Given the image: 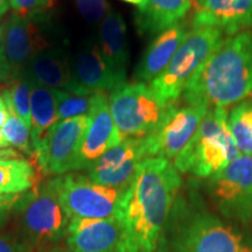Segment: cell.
<instances>
[{
	"instance_id": "obj_4",
	"label": "cell",
	"mask_w": 252,
	"mask_h": 252,
	"mask_svg": "<svg viewBox=\"0 0 252 252\" xmlns=\"http://www.w3.org/2000/svg\"><path fill=\"white\" fill-rule=\"evenodd\" d=\"M241 156L228 125L225 109L208 110L196 133L173 160L180 173L213 178Z\"/></svg>"
},
{
	"instance_id": "obj_17",
	"label": "cell",
	"mask_w": 252,
	"mask_h": 252,
	"mask_svg": "<svg viewBox=\"0 0 252 252\" xmlns=\"http://www.w3.org/2000/svg\"><path fill=\"white\" fill-rule=\"evenodd\" d=\"M193 30L215 28L236 35L252 28V0H206L191 20Z\"/></svg>"
},
{
	"instance_id": "obj_31",
	"label": "cell",
	"mask_w": 252,
	"mask_h": 252,
	"mask_svg": "<svg viewBox=\"0 0 252 252\" xmlns=\"http://www.w3.org/2000/svg\"><path fill=\"white\" fill-rule=\"evenodd\" d=\"M0 252H28L24 244L13 241L7 236L0 235Z\"/></svg>"
},
{
	"instance_id": "obj_30",
	"label": "cell",
	"mask_w": 252,
	"mask_h": 252,
	"mask_svg": "<svg viewBox=\"0 0 252 252\" xmlns=\"http://www.w3.org/2000/svg\"><path fill=\"white\" fill-rule=\"evenodd\" d=\"M21 196H23V194L0 195V224H2V222H5V220L12 213V210H14Z\"/></svg>"
},
{
	"instance_id": "obj_38",
	"label": "cell",
	"mask_w": 252,
	"mask_h": 252,
	"mask_svg": "<svg viewBox=\"0 0 252 252\" xmlns=\"http://www.w3.org/2000/svg\"><path fill=\"white\" fill-rule=\"evenodd\" d=\"M122 1L128 2V4L135 5V6H137V7H140V6H143V5H144L145 0H122Z\"/></svg>"
},
{
	"instance_id": "obj_14",
	"label": "cell",
	"mask_w": 252,
	"mask_h": 252,
	"mask_svg": "<svg viewBox=\"0 0 252 252\" xmlns=\"http://www.w3.org/2000/svg\"><path fill=\"white\" fill-rule=\"evenodd\" d=\"M121 141V134L110 111L108 96L105 93L96 94L88 115V128L81 144L75 171L88 169Z\"/></svg>"
},
{
	"instance_id": "obj_21",
	"label": "cell",
	"mask_w": 252,
	"mask_h": 252,
	"mask_svg": "<svg viewBox=\"0 0 252 252\" xmlns=\"http://www.w3.org/2000/svg\"><path fill=\"white\" fill-rule=\"evenodd\" d=\"M190 6L191 0H145L135 12V26L141 35H157L180 24Z\"/></svg>"
},
{
	"instance_id": "obj_10",
	"label": "cell",
	"mask_w": 252,
	"mask_h": 252,
	"mask_svg": "<svg viewBox=\"0 0 252 252\" xmlns=\"http://www.w3.org/2000/svg\"><path fill=\"white\" fill-rule=\"evenodd\" d=\"M210 196L222 215L252 222V157L241 154L223 171L210 178Z\"/></svg>"
},
{
	"instance_id": "obj_2",
	"label": "cell",
	"mask_w": 252,
	"mask_h": 252,
	"mask_svg": "<svg viewBox=\"0 0 252 252\" xmlns=\"http://www.w3.org/2000/svg\"><path fill=\"white\" fill-rule=\"evenodd\" d=\"M252 93V32L229 36L198 68L182 93L189 105L208 109L242 102Z\"/></svg>"
},
{
	"instance_id": "obj_7",
	"label": "cell",
	"mask_w": 252,
	"mask_h": 252,
	"mask_svg": "<svg viewBox=\"0 0 252 252\" xmlns=\"http://www.w3.org/2000/svg\"><path fill=\"white\" fill-rule=\"evenodd\" d=\"M171 105H165L151 87L141 82L123 84L109 96L110 111L122 140L152 133Z\"/></svg>"
},
{
	"instance_id": "obj_13",
	"label": "cell",
	"mask_w": 252,
	"mask_h": 252,
	"mask_svg": "<svg viewBox=\"0 0 252 252\" xmlns=\"http://www.w3.org/2000/svg\"><path fill=\"white\" fill-rule=\"evenodd\" d=\"M147 158L150 156L146 137L123 139L88 168V178L99 185L126 191L140 163Z\"/></svg>"
},
{
	"instance_id": "obj_15",
	"label": "cell",
	"mask_w": 252,
	"mask_h": 252,
	"mask_svg": "<svg viewBox=\"0 0 252 252\" xmlns=\"http://www.w3.org/2000/svg\"><path fill=\"white\" fill-rule=\"evenodd\" d=\"M70 71L71 94L91 96L119 87L94 41L84 43L70 59Z\"/></svg>"
},
{
	"instance_id": "obj_6",
	"label": "cell",
	"mask_w": 252,
	"mask_h": 252,
	"mask_svg": "<svg viewBox=\"0 0 252 252\" xmlns=\"http://www.w3.org/2000/svg\"><path fill=\"white\" fill-rule=\"evenodd\" d=\"M225 39V34L215 28L188 32L165 70L150 83L158 98L165 105L178 102L195 72Z\"/></svg>"
},
{
	"instance_id": "obj_1",
	"label": "cell",
	"mask_w": 252,
	"mask_h": 252,
	"mask_svg": "<svg viewBox=\"0 0 252 252\" xmlns=\"http://www.w3.org/2000/svg\"><path fill=\"white\" fill-rule=\"evenodd\" d=\"M180 172L169 160L147 158L122 198L118 252H156L180 190Z\"/></svg>"
},
{
	"instance_id": "obj_16",
	"label": "cell",
	"mask_w": 252,
	"mask_h": 252,
	"mask_svg": "<svg viewBox=\"0 0 252 252\" xmlns=\"http://www.w3.org/2000/svg\"><path fill=\"white\" fill-rule=\"evenodd\" d=\"M121 242L122 225L117 217H74L69 222L67 245L71 252H118Z\"/></svg>"
},
{
	"instance_id": "obj_27",
	"label": "cell",
	"mask_w": 252,
	"mask_h": 252,
	"mask_svg": "<svg viewBox=\"0 0 252 252\" xmlns=\"http://www.w3.org/2000/svg\"><path fill=\"white\" fill-rule=\"evenodd\" d=\"M94 94L83 96L58 90V119L65 121L89 115Z\"/></svg>"
},
{
	"instance_id": "obj_34",
	"label": "cell",
	"mask_w": 252,
	"mask_h": 252,
	"mask_svg": "<svg viewBox=\"0 0 252 252\" xmlns=\"http://www.w3.org/2000/svg\"><path fill=\"white\" fill-rule=\"evenodd\" d=\"M9 7H11L9 6V0H0V20L7 13Z\"/></svg>"
},
{
	"instance_id": "obj_32",
	"label": "cell",
	"mask_w": 252,
	"mask_h": 252,
	"mask_svg": "<svg viewBox=\"0 0 252 252\" xmlns=\"http://www.w3.org/2000/svg\"><path fill=\"white\" fill-rule=\"evenodd\" d=\"M8 117V109L6 105V102L2 97V94H0V127H2L6 123V119Z\"/></svg>"
},
{
	"instance_id": "obj_23",
	"label": "cell",
	"mask_w": 252,
	"mask_h": 252,
	"mask_svg": "<svg viewBox=\"0 0 252 252\" xmlns=\"http://www.w3.org/2000/svg\"><path fill=\"white\" fill-rule=\"evenodd\" d=\"M39 168L28 160H0V195L24 194L39 185Z\"/></svg>"
},
{
	"instance_id": "obj_35",
	"label": "cell",
	"mask_w": 252,
	"mask_h": 252,
	"mask_svg": "<svg viewBox=\"0 0 252 252\" xmlns=\"http://www.w3.org/2000/svg\"><path fill=\"white\" fill-rule=\"evenodd\" d=\"M4 23L0 24V65H1L2 60V52H4Z\"/></svg>"
},
{
	"instance_id": "obj_22",
	"label": "cell",
	"mask_w": 252,
	"mask_h": 252,
	"mask_svg": "<svg viewBox=\"0 0 252 252\" xmlns=\"http://www.w3.org/2000/svg\"><path fill=\"white\" fill-rule=\"evenodd\" d=\"M58 119V90L33 84L31 94V139L34 153Z\"/></svg>"
},
{
	"instance_id": "obj_24",
	"label": "cell",
	"mask_w": 252,
	"mask_h": 252,
	"mask_svg": "<svg viewBox=\"0 0 252 252\" xmlns=\"http://www.w3.org/2000/svg\"><path fill=\"white\" fill-rule=\"evenodd\" d=\"M228 125L239 153L252 157V100L241 102L231 110Z\"/></svg>"
},
{
	"instance_id": "obj_33",
	"label": "cell",
	"mask_w": 252,
	"mask_h": 252,
	"mask_svg": "<svg viewBox=\"0 0 252 252\" xmlns=\"http://www.w3.org/2000/svg\"><path fill=\"white\" fill-rule=\"evenodd\" d=\"M1 159H21V156L17 151L12 149H1L0 150V160Z\"/></svg>"
},
{
	"instance_id": "obj_39",
	"label": "cell",
	"mask_w": 252,
	"mask_h": 252,
	"mask_svg": "<svg viewBox=\"0 0 252 252\" xmlns=\"http://www.w3.org/2000/svg\"><path fill=\"white\" fill-rule=\"evenodd\" d=\"M191 1H194L197 6H201L204 1H206V0H191Z\"/></svg>"
},
{
	"instance_id": "obj_18",
	"label": "cell",
	"mask_w": 252,
	"mask_h": 252,
	"mask_svg": "<svg viewBox=\"0 0 252 252\" xmlns=\"http://www.w3.org/2000/svg\"><path fill=\"white\" fill-rule=\"evenodd\" d=\"M98 37L97 45L100 54L121 87L126 83L128 48L126 41V24L119 12L109 8L100 24Z\"/></svg>"
},
{
	"instance_id": "obj_36",
	"label": "cell",
	"mask_w": 252,
	"mask_h": 252,
	"mask_svg": "<svg viewBox=\"0 0 252 252\" xmlns=\"http://www.w3.org/2000/svg\"><path fill=\"white\" fill-rule=\"evenodd\" d=\"M42 252H71L69 249H64V248H61V247H54V248H50V249H47V250L42 251Z\"/></svg>"
},
{
	"instance_id": "obj_28",
	"label": "cell",
	"mask_w": 252,
	"mask_h": 252,
	"mask_svg": "<svg viewBox=\"0 0 252 252\" xmlns=\"http://www.w3.org/2000/svg\"><path fill=\"white\" fill-rule=\"evenodd\" d=\"M82 17L89 23L103 20L110 6L106 0H75Z\"/></svg>"
},
{
	"instance_id": "obj_12",
	"label": "cell",
	"mask_w": 252,
	"mask_h": 252,
	"mask_svg": "<svg viewBox=\"0 0 252 252\" xmlns=\"http://www.w3.org/2000/svg\"><path fill=\"white\" fill-rule=\"evenodd\" d=\"M208 110L203 105L172 104L159 126L146 135L150 158L174 160L196 133Z\"/></svg>"
},
{
	"instance_id": "obj_8",
	"label": "cell",
	"mask_w": 252,
	"mask_h": 252,
	"mask_svg": "<svg viewBox=\"0 0 252 252\" xmlns=\"http://www.w3.org/2000/svg\"><path fill=\"white\" fill-rule=\"evenodd\" d=\"M42 14H11L5 21L4 52L0 65V83L9 84L23 74L27 64L48 47V34L43 31Z\"/></svg>"
},
{
	"instance_id": "obj_3",
	"label": "cell",
	"mask_w": 252,
	"mask_h": 252,
	"mask_svg": "<svg viewBox=\"0 0 252 252\" xmlns=\"http://www.w3.org/2000/svg\"><path fill=\"white\" fill-rule=\"evenodd\" d=\"M161 252H252L251 236L186 201H175Z\"/></svg>"
},
{
	"instance_id": "obj_19",
	"label": "cell",
	"mask_w": 252,
	"mask_h": 252,
	"mask_svg": "<svg viewBox=\"0 0 252 252\" xmlns=\"http://www.w3.org/2000/svg\"><path fill=\"white\" fill-rule=\"evenodd\" d=\"M187 34V27L181 23L157 34L135 68V80L147 84L159 76L171 62Z\"/></svg>"
},
{
	"instance_id": "obj_26",
	"label": "cell",
	"mask_w": 252,
	"mask_h": 252,
	"mask_svg": "<svg viewBox=\"0 0 252 252\" xmlns=\"http://www.w3.org/2000/svg\"><path fill=\"white\" fill-rule=\"evenodd\" d=\"M8 109V117L2 126V134L5 139L9 144L21 152L34 158V150L32 146L31 130L25 125V123L19 118V116L12 108V105L7 100H5Z\"/></svg>"
},
{
	"instance_id": "obj_5",
	"label": "cell",
	"mask_w": 252,
	"mask_h": 252,
	"mask_svg": "<svg viewBox=\"0 0 252 252\" xmlns=\"http://www.w3.org/2000/svg\"><path fill=\"white\" fill-rule=\"evenodd\" d=\"M14 209L23 236L20 243L27 250L53 243L67 235L70 217L60 200L59 176L24 193Z\"/></svg>"
},
{
	"instance_id": "obj_20",
	"label": "cell",
	"mask_w": 252,
	"mask_h": 252,
	"mask_svg": "<svg viewBox=\"0 0 252 252\" xmlns=\"http://www.w3.org/2000/svg\"><path fill=\"white\" fill-rule=\"evenodd\" d=\"M23 75L35 86L69 93L71 87L70 58L63 47H48L28 63Z\"/></svg>"
},
{
	"instance_id": "obj_9",
	"label": "cell",
	"mask_w": 252,
	"mask_h": 252,
	"mask_svg": "<svg viewBox=\"0 0 252 252\" xmlns=\"http://www.w3.org/2000/svg\"><path fill=\"white\" fill-rule=\"evenodd\" d=\"M60 200L74 219L116 217L125 191L97 184L88 176L69 173L60 175Z\"/></svg>"
},
{
	"instance_id": "obj_29",
	"label": "cell",
	"mask_w": 252,
	"mask_h": 252,
	"mask_svg": "<svg viewBox=\"0 0 252 252\" xmlns=\"http://www.w3.org/2000/svg\"><path fill=\"white\" fill-rule=\"evenodd\" d=\"M55 0H9V6L14 13L20 15L42 14L54 5Z\"/></svg>"
},
{
	"instance_id": "obj_25",
	"label": "cell",
	"mask_w": 252,
	"mask_h": 252,
	"mask_svg": "<svg viewBox=\"0 0 252 252\" xmlns=\"http://www.w3.org/2000/svg\"><path fill=\"white\" fill-rule=\"evenodd\" d=\"M33 83L25 76H19L8 84L5 90L1 91L5 100L11 104L19 118L25 123L31 130V94Z\"/></svg>"
},
{
	"instance_id": "obj_11",
	"label": "cell",
	"mask_w": 252,
	"mask_h": 252,
	"mask_svg": "<svg viewBox=\"0 0 252 252\" xmlns=\"http://www.w3.org/2000/svg\"><path fill=\"white\" fill-rule=\"evenodd\" d=\"M88 128V116L59 121L34 153L42 174L63 175L75 171L78 152Z\"/></svg>"
},
{
	"instance_id": "obj_37",
	"label": "cell",
	"mask_w": 252,
	"mask_h": 252,
	"mask_svg": "<svg viewBox=\"0 0 252 252\" xmlns=\"http://www.w3.org/2000/svg\"><path fill=\"white\" fill-rule=\"evenodd\" d=\"M9 146V144L6 141L4 134H2V132L0 131V150L1 149H7Z\"/></svg>"
}]
</instances>
